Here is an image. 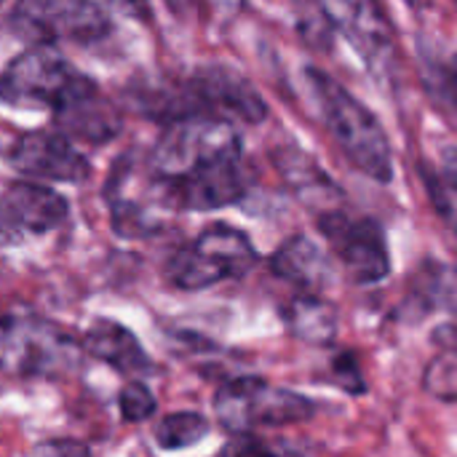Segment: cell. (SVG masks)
Returning <instances> with one entry per match:
<instances>
[{
	"mask_svg": "<svg viewBox=\"0 0 457 457\" xmlns=\"http://www.w3.org/2000/svg\"><path fill=\"white\" fill-rule=\"evenodd\" d=\"M305 78L319 102L321 120L329 137L337 142L340 153L348 158V163L375 182L383 185L391 182L394 177L391 142L378 115L324 70L308 67Z\"/></svg>",
	"mask_w": 457,
	"mask_h": 457,
	"instance_id": "1",
	"label": "cell"
},
{
	"mask_svg": "<svg viewBox=\"0 0 457 457\" xmlns=\"http://www.w3.org/2000/svg\"><path fill=\"white\" fill-rule=\"evenodd\" d=\"M238 161L241 137L233 123L217 118H187L163 126L147 155V163L169 190Z\"/></svg>",
	"mask_w": 457,
	"mask_h": 457,
	"instance_id": "2",
	"label": "cell"
},
{
	"mask_svg": "<svg viewBox=\"0 0 457 457\" xmlns=\"http://www.w3.org/2000/svg\"><path fill=\"white\" fill-rule=\"evenodd\" d=\"M257 249L249 236L228 222L204 228L193 241L177 246L166 260L171 287L198 292L228 278H244L257 265Z\"/></svg>",
	"mask_w": 457,
	"mask_h": 457,
	"instance_id": "3",
	"label": "cell"
},
{
	"mask_svg": "<svg viewBox=\"0 0 457 457\" xmlns=\"http://www.w3.org/2000/svg\"><path fill=\"white\" fill-rule=\"evenodd\" d=\"M214 415L222 428L246 436L254 428H281L305 423L316 415V404L289 388H273L262 378H236L214 394Z\"/></svg>",
	"mask_w": 457,
	"mask_h": 457,
	"instance_id": "4",
	"label": "cell"
},
{
	"mask_svg": "<svg viewBox=\"0 0 457 457\" xmlns=\"http://www.w3.org/2000/svg\"><path fill=\"white\" fill-rule=\"evenodd\" d=\"M104 201L110 204L112 230L123 238H145L158 233L169 212H177L169 187L158 179L153 166L139 169L131 155H123L104 185Z\"/></svg>",
	"mask_w": 457,
	"mask_h": 457,
	"instance_id": "5",
	"label": "cell"
},
{
	"mask_svg": "<svg viewBox=\"0 0 457 457\" xmlns=\"http://www.w3.org/2000/svg\"><path fill=\"white\" fill-rule=\"evenodd\" d=\"M8 29L29 46L59 40L91 46L110 32V16L99 3L86 0H19L8 11Z\"/></svg>",
	"mask_w": 457,
	"mask_h": 457,
	"instance_id": "6",
	"label": "cell"
},
{
	"mask_svg": "<svg viewBox=\"0 0 457 457\" xmlns=\"http://www.w3.org/2000/svg\"><path fill=\"white\" fill-rule=\"evenodd\" d=\"M83 351L54 321L29 313L3 319V367L21 378H56L67 372Z\"/></svg>",
	"mask_w": 457,
	"mask_h": 457,
	"instance_id": "7",
	"label": "cell"
},
{
	"mask_svg": "<svg viewBox=\"0 0 457 457\" xmlns=\"http://www.w3.org/2000/svg\"><path fill=\"white\" fill-rule=\"evenodd\" d=\"M187 118H217L225 123H262L268 104L262 94L236 70L225 64H204L182 80Z\"/></svg>",
	"mask_w": 457,
	"mask_h": 457,
	"instance_id": "8",
	"label": "cell"
},
{
	"mask_svg": "<svg viewBox=\"0 0 457 457\" xmlns=\"http://www.w3.org/2000/svg\"><path fill=\"white\" fill-rule=\"evenodd\" d=\"M316 225L353 284H378L391 273L388 244L378 220L335 209L319 214Z\"/></svg>",
	"mask_w": 457,
	"mask_h": 457,
	"instance_id": "9",
	"label": "cell"
},
{
	"mask_svg": "<svg viewBox=\"0 0 457 457\" xmlns=\"http://www.w3.org/2000/svg\"><path fill=\"white\" fill-rule=\"evenodd\" d=\"M80 75L56 46H29L8 62L0 91L8 104H51L54 110Z\"/></svg>",
	"mask_w": 457,
	"mask_h": 457,
	"instance_id": "10",
	"label": "cell"
},
{
	"mask_svg": "<svg viewBox=\"0 0 457 457\" xmlns=\"http://www.w3.org/2000/svg\"><path fill=\"white\" fill-rule=\"evenodd\" d=\"M8 163L21 174L54 182H80L88 174L86 155L59 129L21 131L8 150Z\"/></svg>",
	"mask_w": 457,
	"mask_h": 457,
	"instance_id": "11",
	"label": "cell"
},
{
	"mask_svg": "<svg viewBox=\"0 0 457 457\" xmlns=\"http://www.w3.org/2000/svg\"><path fill=\"white\" fill-rule=\"evenodd\" d=\"M54 120L64 137L88 145H104L115 139L123 126L118 107L102 96L99 86L86 75H80L67 96L54 107Z\"/></svg>",
	"mask_w": 457,
	"mask_h": 457,
	"instance_id": "12",
	"label": "cell"
},
{
	"mask_svg": "<svg viewBox=\"0 0 457 457\" xmlns=\"http://www.w3.org/2000/svg\"><path fill=\"white\" fill-rule=\"evenodd\" d=\"M67 198H62L54 187L37 185V182H8L0 214H3V236L11 241L16 233H32L43 236L54 228H59L67 220Z\"/></svg>",
	"mask_w": 457,
	"mask_h": 457,
	"instance_id": "13",
	"label": "cell"
},
{
	"mask_svg": "<svg viewBox=\"0 0 457 457\" xmlns=\"http://www.w3.org/2000/svg\"><path fill=\"white\" fill-rule=\"evenodd\" d=\"M335 29H340L351 46L370 62V67H380L388 72L394 64V32L378 3H327Z\"/></svg>",
	"mask_w": 457,
	"mask_h": 457,
	"instance_id": "14",
	"label": "cell"
},
{
	"mask_svg": "<svg viewBox=\"0 0 457 457\" xmlns=\"http://www.w3.org/2000/svg\"><path fill=\"white\" fill-rule=\"evenodd\" d=\"M270 270L300 289V295H321L332 284V262L324 254L319 244H313L308 236L297 233L289 236L273 254H270Z\"/></svg>",
	"mask_w": 457,
	"mask_h": 457,
	"instance_id": "15",
	"label": "cell"
},
{
	"mask_svg": "<svg viewBox=\"0 0 457 457\" xmlns=\"http://www.w3.org/2000/svg\"><path fill=\"white\" fill-rule=\"evenodd\" d=\"M270 158H273L276 169L281 171L284 182L295 190V195L305 206L316 209V214H327V212L337 209L335 206L340 201L337 185L303 147L284 145V147H276Z\"/></svg>",
	"mask_w": 457,
	"mask_h": 457,
	"instance_id": "16",
	"label": "cell"
},
{
	"mask_svg": "<svg viewBox=\"0 0 457 457\" xmlns=\"http://www.w3.org/2000/svg\"><path fill=\"white\" fill-rule=\"evenodd\" d=\"M83 351L123 375H145L153 370L150 356L123 324L112 319H96L80 340Z\"/></svg>",
	"mask_w": 457,
	"mask_h": 457,
	"instance_id": "17",
	"label": "cell"
},
{
	"mask_svg": "<svg viewBox=\"0 0 457 457\" xmlns=\"http://www.w3.org/2000/svg\"><path fill=\"white\" fill-rule=\"evenodd\" d=\"M337 308L321 295H297L284 305L287 329L308 345H329L337 337Z\"/></svg>",
	"mask_w": 457,
	"mask_h": 457,
	"instance_id": "18",
	"label": "cell"
},
{
	"mask_svg": "<svg viewBox=\"0 0 457 457\" xmlns=\"http://www.w3.org/2000/svg\"><path fill=\"white\" fill-rule=\"evenodd\" d=\"M404 308L418 305V316L426 311H445L457 319V265L428 260L412 278V289L404 297Z\"/></svg>",
	"mask_w": 457,
	"mask_h": 457,
	"instance_id": "19",
	"label": "cell"
},
{
	"mask_svg": "<svg viewBox=\"0 0 457 457\" xmlns=\"http://www.w3.org/2000/svg\"><path fill=\"white\" fill-rule=\"evenodd\" d=\"M420 179L434 209L457 236V147H445L436 163H420Z\"/></svg>",
	"mask_w": 457,
	"mask_h": 457,
	"instance_id": "20",
	"label": "cell"
},
{
	"mask_svg": "<svg viewBox=\"0 0 457 457\" xmlns=\"http://www.w3.org/2000/svg\"><path fill=\"white\" fill-rule=\"evenodd\" d=\"M209 434V420L198 412H171L155 428V442L161 450L177 453L198 445Z\"/></svg>",
	"mask_w": 457,
	"mask_h": 457,
	"instance_id": "21",
	"label": "cell"
},
{
	"mask_svg": "<svg viewBox=\"0 0 457 457\" xmlns=\"http://www.w3.org/2000/svg\"><path fill=\"white\" fill-rule=\"evenodd\" d=\"M423 388L442 402H457V348H447L428 361Z\"/></svg>",
	"mask_w": 457,
	"mask_h": 457,
	"instance_id": "22",
	"label": "cell"
},
{
	"mask_svg": "<svg viewBox=\"0 0 457 457\" xmlns=\"http://www.w3.org/2000/svg\"><path fill=\"white\" fill-rule=\"evenodd\" d=\"M297 29L305 37L308 46L329 51L332 48V37H335V24L329 19V13L324 11V5H308L303 8L300 19H297Z\"/></svg>",
	"mask_w": 457,
	"mask_h": 457,
	"instance_id": "23",
	"label": "cell"
},
{
	"mask_svg": "<svg viewBox=\"0 0 457 457\" xmlns=\"http://www.w3.org/2000/svg\"><path fill=\"white\" fill-rule=\"evenodd\" d=\"M118 410H120V418L126 423H142L155 412V396L145 383L131 380L118 394Z\"/></svg>",
	"mask_w": 457,
	"mask_h": 457,
	"instance_id": "24",
	"label": "cell"
},
{
	"mask_svg": "<svg viewBox=\"0 0 457 457\" xmlns=\"http://www.w3.org/2000/svg\"><path fill=\"white\" fill-rule=\"evenodd\" d=\"M228 453L233 457H305L303 450H297L289 442H265L254 434L236 436V445H230Z\"/></svg>",
	"mask_w": 457,
	"mask_h": 457,
	"instance_id": "25",
	"label": "cell"
},
{
	"mask_svg": "<svg viewBox=\"0 0 457 457\" xmlns=\"http://www.w3.org/2000/svg\"><path fill=\"white\" fill-rule=\"evenodd\" d=\"M332 380H335L337 388H343L345 394H353V396H359V394L367 391V380L361 375L359 359L351 351H345V353H340L335 359V364H332Z\"/></svg>",
	"mask_w": 457,
	"mask_h": 457,
	"instance_id": "26",
	"label": "cell"
},
{
	"mask_svg": "<svg viewBox=\"0 0 457 457\" xmlns=\"http://www.w3.org/2000/svg\"><path fill=\"white\" fill-rule=\"evenodd\" d=\"M29 457H91V450L78 439H48L37 445Z\"/></svg>",
	"mask_w": 457,
	"mask_h": 457,
	"instance_id": "27",
	"label": "cell"
},
{
	"mask_svg": "<svg viewBox=\"0 0 457 457\" xmlns=\"http://www.w3.org/2000/svg\"><path fill=\"white\" fill-rule=\"evenodd\" d=\"M439 83L445 96L457 107V54H453L442 67H439Z\"/></svg>",
	"mask_w": 457,
	"mask_h": 457,
	"instance_id": "28",
	"label": "cell"
}]
</instances>
